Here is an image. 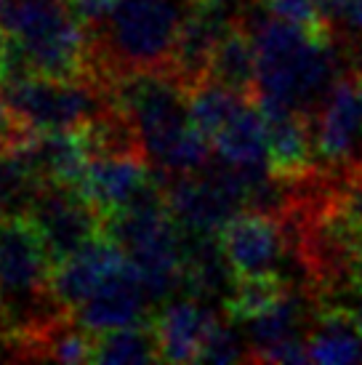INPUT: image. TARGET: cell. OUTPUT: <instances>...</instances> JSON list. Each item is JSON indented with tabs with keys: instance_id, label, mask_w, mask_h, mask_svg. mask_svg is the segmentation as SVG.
<instances>
[{
	"instance_id": "cell-1",
	"label": "cell",
	"mask_w": 362,
	"mask_h": 365,
	"mask_svg": "<svg viewBox=\"0 0 362 365\" xmlns=\"http://www.w3.org/2000/svg\"><path fill=\"white\" fill-rule=\"evenodd\" d=\"M259 51V83L253 99L262 110L314 112L346 72V53L336 38L314 35L269 9L240 14Z\"/></svg>"
},
{
	"instance_id": "cell-2",
	"label": "cell",
	"mask_w": 362,
	"mask_h": 365,
	"mask_svg": "<svg viewBox=\"0 0 362 365\" xmlns=\"http://www.w3.org/2000/svg\"><path fill=\"white\" fill-rule=\"evenodd\" d=\"M112 107L136 128L141 153L162 176L205 168L213 160V142L190 118V88L171 70H136L118 75L107 86Z\"/></svg>"
},
{
	"instance_id": "cell-3",
	"label": "cell",
	"mask_w": 362,
	"mask_h": 365,
	"mask_svg": "<svg viewBox=\"0 0 362 365\" xmlns=\"http://www.w3.org/2000/svg\"><path fill=\"white\" fill-rule=\"evenodd\" d=\"M0 24L11 43L3 78L16 72L90 78L93 35L70 0H0Z\"/></svg>"
},
{
	"instance_id": "cell-4",
	"label": "cell",
	"mask_w": 362,
	"mask_h": 365,
	"mask_svg": "<svg viewBox=\"0 0 362 365\" xmlns=\"http://www.w3.org/2000/svg\"><path fill=\"white\" fill-rule=\"evenodd\" d=\"M195 0H120L101 30L93 32L90 78L110 86L136 70H168L181 27Z\"/></svg>"
},
{
	"instance_id": "cell-5",
	"label": "cell",
	"mask_w": 362,
	"mask_h": 365,
	"mask_svg": "<svg viewBox=\"0 0 362 365\" xmlns=\"http://www.w3.org/2000/svg\"><path fill=\"white\" fill-rule=\"evenodd\" d=\"M0 104L24 131H78L112 110L107 86L93 78L16 72L0 78Z\"/></svg>"
},
{
	"instance_id": "cell-6",
	"label": "cell",
	"mask_w": 362,
	"mask_h": 365,
	"mask_svg": "<svg viewBox=\"0 0 362 365\" xmlns=\"http://www.w3.org/2000/svg\"><path fill=\"white\" fill-rule=\"evenodd\" d=\"M27 216L38 224L53 264L64 262L104 232V216L78 187L67 184L43 182Z\"/></svg>"
},
{
	"instance_id": "cell-7",
	"label": "cell",
	"mask_w": 362,
	"mask_h": 365,
	"mask_svg": "<svg viewBox=\"0 0 362 365\" xmlns=\"http://www.w3.org/2000/svg\"><path fill=\"white\" fill-rule=\"evenodd\" d=\"M227 262L237 277L280 274L285 256H291V240L280 213L264 208H242L219 232Z\"/></svg>"
},
{
	"instance_id": "cell-8",
	"label": "cell",
	"mask_w": 362,
	"mask_h": 365,
	"mask_svg": "<svg viewBox=\"0 0 362 365\" xmlns=\"http://www.w3.org/2000/svg\"><path fill=\"white\" fill-rule=\"evenodd\" d=\"M312 115L314 142L320 163L328 168H341L360 160L362 142V81L343 72Z\"/></svg>"
},
{
	"instance_id": "cell-9",
	"label": "cell",
	"mask_w": 362,
	"mask_h": 365,
	"mask_svg": "<svg viewBox=\"0 0 362 365\" xmlns=\"http://www.w3.org/2000/svg\"><path fill=\"white\" fill-rule=\"evenodd\" d=\"M152 299L141 283V274L136 264L128 259L107 283L101 285L93 296H88L81 307L72 309V317L88 328L90 334H107L118 328L131 325H147V304Z\"/></svg>"
},
{
	"instance_id": "cell-10",
	"label": "cell",
	"mask_w": 362,
	"mask_h": 365,
	"mask_svg": "<svg viewBox=\"0 0 362 365\" xmlns=\"http://www.w3.org/2000/svg\"><path fill=\"white\" fill-rule=\"evenodd\" d=\"M128 262V254L112 240L107 232L93 237L81 251L67 256L64 262L53 264L51 269V294L64 309L81 307L93 296L112 274Z\"/></svg>"
},
{
	"instance_id": "cell-11",
	"label": "cell",
	"mask_w": 362,
	"mask_h": 365,
	"mask_svg": "<svg viewBox=\"0 0 362 365\" xmlns=\"http://www.w3.org/2000/svg\"><path fill=\"white\" fill-rule=\"evenodd\" d=\"M267 115V165L274 179L296 184L320 168L312 115L301 110H264Z\"/></svg>"
},
{
	"instance_id": "cell-12",
	"label": "cell",
	"mask_w": 362,
	"mask_h": 365,
	"mask_svg": "<svg viewBox=\"0 0 362 365\" xmlns=\"http://www.w3.org/2000/svg\"><path fill=\"white\" fill-rule=\"evenodd\" d=\"M144 153H112L90 158L88 173L81 184V192L88 197L101 216L131 205L152 182L157 171L150 168Z\"/></svg>"
},
{
	"instance_id": "cell-13",
	"label": "cell",
	"mask_w": 362,
	"mask_h": 365,
	"mask_svg": "<svg viewBox=\"0 0 362 365\" xmlns=\"http://www.w3.org/2000/svg\"><path fill=\"white\" fill-rule=\"evenodd\" d=\"M219 312L205 304V299L187 296L165 304L152 317V331L157 339L160 360L165 363H197L211 331L219 325Z\"/></svg>"
},
{
	"instance_id": "cell-14",
	"label": "cell",
	"mask_w": 362,
	"mask_h": 365,
	"mask_svg": "<svg viewBox=\"0 0 362 365\" xmlns=\"http://www.w3.org/2000/svg\"><path fill=\"white\" fill-rule=\"evenodd\" d=\"M306 349L312 363L341 365L362 360V325L338 299H314L306 328Z\"/></svg>"
},
{
	"instance_id": "cell-15",
	"label": "cell",
	"mask_w": 362,
	"mask_h": 365,
	"mask_svg": "<svg viewBox=\"0 0 362 365\" xmlns=\"http://www.w3.org/2000/svg\"><path fill=\"white\" fill-rule=\"evenodd\" d=\"M229 24L232 16L224 9H211V6L195 3V9L187 16L184 27H181L171 64H168V70L187 88H192V86H197L200 81L208 78L216 46L224 38V32H227Z\"/></svg>"
},
{
	"instance_id": "cell-16",
	"label": "cell",
	"mask_w": 362,
	"mask_h": 365,
	"mask_svg": "<svg viewBox=\"0 0 362 365\" xmlns=\"http://www.w3.org/2000/svg\"><path fill=\"white\" fill-rule=\"evenodd\" d=\"M237 274L224 256L219 235H190L184 240V288L197 299H222L229 294Z\"/></svg>"
},
{
	"instance_id": "cell-17",
	"label": "cell",
	"mask_w": 362,
	"mask_h": 365,
	"mask_svg": "<svg viewBox=\"0 0 362 365\" xmlns=\"http://www.w3.org/2000/svg\"><path fill=\"white\" fill-rule=\"evenodd\" d=\"M216 158L237 168L267 165V115L256 99H248L213 139Z\"/></svg>"
},
{
	"instance_id": "cell-18",
	"label": "cell",
	"mask_w": 362,
	"mask_h": 365,
	"mask_svg": "<svg viewBox=\"0 0 362 365\" xmlns=\"http://www.w3.org/2000/svg\"><path fill=\"white\" fill-rule=\"evenodd\" d=\"M208 78L224 83V86H229V88H234L237 93H245V96L256 93L259 51H256V41H253L251 30L245 27V21L240 16L232 19L224 38L216 46Z\"/></svg>"
},
{
	"instance_id": "cell-19",
	"label": "cell",
	"mask_w": 362,
	"mask_h": 365,
	"mask_svg": "<svg viewBox=\"0 0 362 365\" xmlns=\"http://www.w3.org/2000/svg\"><path fill=\"white\" fill-rule=\"evenodd\" d=\"M293 291L288 277L282 274H256V277H237L229 294L224 296V317L232 323H248L259 314L269 312L280 299Z\"/></svg>"
},
{
	"instance_id": "cell-20",
	"label": "cell",
	"mask_w": 362,
	"mask_h": 365,
	"mask_svg": "<svg viewBox=\"0 0 362 365\" xmlns=\"http://www.w3.org/2000/svg\"><path fill=\"white\" fill-rule=\"evenodd\" d=\"M248 99H253V96L237 93L234 88L224 86V83L205 78V81H200L197 86L190 88V118L195 123V128L205 133L213 142L216 133L237 115V110Z\"/></svg>"
},
{
	"instance_id": "cell-21",
	"label": "cell",
	"mask_w": 362,
	"mask_h": 365,
	"mask_svg": "<svg viewBox=\"0 0 362 365\" xmlns=\"http://www.w3.org/2000/svg\"><path fill=\"white\" fill-rule=\"evenodd\" d=\"M41 187L43 179L24 155L16 150L0 153V216L27 213Z\"/></svg>"
},
{
	"instance_id": "cell-22",
	"label": "cell",
	"mask_w": 362,
	"mask_h": 365,
	"mask_svg": "<svg viewBox=\"0 0 362 365\" xmlns=\"http://www.w3.org/2000/svg\"><path fill=\"white\" fill-rule=\"evenodd\" d=\"M160 360L157 339L150 325H131L96 336L93 363H155Z\"/></svg>"
},
{
	"instance_id": "cell-23",
	"label": "cell",
	"mask_w": 362,
	"mask_h": 365,
	"mask_svg": "<svg viewBox=\"0 0 362 365\" xmlns=\"http://www.w3.org/2000/svg\"><path fill=\"white\" fill-rule=\"evenodd\" d=\"M251 346L240 331L232 328V320H219L200 352V363H248Z\"/></svg>"
},
{
	"instance_id": "cell-24",
	"label": "cell",
	"mask_w": 362,
	"mask_h": 365,
	"mask_svg": "<svg viewBox=\"0 0 362 365\" xmlns=\"http://www.w3.org/2000/svg\"><path fill=\"white\" fill-rule=\"evenodd\" d=\"M328 30L338 43L362 41V0H320Z\"/></svg>"
},
{
	"instance_id": "cell-25",
	"label": "cell",
	"mask_w": 362,
	"mask_h": 365,
	"mask_svg": "<svg viewBox=\"0 0 362 365\" xmlns=\"http://www.w3.org/2000/svg\"><path fill=\"white\" fill-rule=\"evenodd\" d=\"M262 3L280 19L293 21L304 30L314 32V35L333 38L331 30H328V21H325V14H322L320 0H262Z\"/></svg>"
},
{
	"instance_id": "cell-26",
	"label": "cell",
	"mask_w": 362,
	"mask_h": 365,
	"mask_svg": "<svg viewBox=\"0 0 362 365\" xmlns=\"http://www.w3.org/2000/svg\"><path fill=\"white\" fill-rule=\"evenodd\" d=\"M253 363H282V365H301L312 363L309 360V349H306V334L291 336L280 344L264 349L253 357Z\"/></svg>"
},
{
	"instance_id": "cell-27",
	"label": "cell",
	"mask_w": 362,
	"mask_h": 365,
	"mask_svg": "<svg viewBox=\"0 0 362 365\" xmlns=\"http://www.w3.org/2000/svg\"><path fill=\"white\" fill-rule=\"evenodd\" d=\"M120 0H70L72 11L78 14V19L90 30V35L104 27V21L112 16V11L118 9Z\"/></svg>"
},
{
	"instance_id": "cell-28",
	"label": "cell",
	"mask_w": 362,
	"mask_h": 365,
	"mask_svg": "<svg viewBox=\"0 0 362 365\" xmlns=\"http://www.w3.org/2000/svg\"><path fill=\"white\" fill-rule=\"evenodd\" d=\"M30 133L32 131H24L19 123L6 112V107L0 104V153H3V150H11V147H16V144H19L21 139H27Z\"/></svg>"
},
{
	"instance_id": "cell-29",
	"label": "cell",
	"mask_w": 362,
	"mask_h": 365,
	"mask_svg": "<svg viewBox=\"0 0 362 365\" xmlns=\"http://www.w3.org/2000/svg\"><path fill=\"white\" fill-rule=\"evenodd\" d=\"M349 285L352 291L362 294V235L352 248V259H349Z\"/></svg>"
},
{
	"instance_id": "cell-30",
	"label": "cell",
	"mask_w": 362,
	"mask_h": 365,
	"mask_svg": "<svg viewBox=\"0 0 362 365\" xmlns=\"http://www.w3.org/2000/svg\"><path fill=\"white\" fill-rule=\"evenodd\" d=\"M9 35L3 30V24H0V78H3V70H6V61H9Z\"/></svg>"
},
{
	"instance_id": "cell-31",
	"label": "cell",
	"mask_w": 362,
	"mask_h": 365,
	"mask_svg": "<svg viewBox=\"0 0 362 365\" xmlns=\"http://www.w3.org/2000/svg\"><path fill=\"white\" fill-rule=\"evenodd\" d=\"M195 3H200V6H211V9H229L234 3H256V0H195Z\"/></svg>"
},
{
	"instance_id": "cell-32",
	"label": "cell",
	"mask_w": 362,
	"mask_h": 365,
	"mask_svg": "<svg viewBox=\"0 0 362 365\" xmlns=\"http://www.w3.org/2000/svg\"><path fill=\"white\" fill-rule=\"evenodd\" d=\"M3 346H11V344H9V341H6V339H3V336H0V357H6V355H9V352H6Z\"/></svg>"
}]
</instances>
